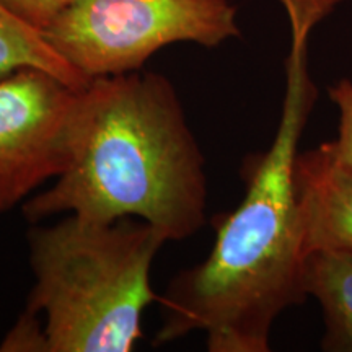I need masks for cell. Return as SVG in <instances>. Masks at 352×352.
Returning a JSON list of instances; mask_svg holds the SVG:
<instances>
[{"label": "cell", "instance_id": "obj_4", "mask_svg": "<svg viewBox=\"0 0 352 352\" xmlns=\"http://www.w3.org/2000/svg\"><path fill=\"white\" fill-rule=\"evenodd\" d=\"M41 33L88 78L140 70L170 44L217 47L241 34L228 0H77Z\"/></svg>", "mask_w": 352, "mask_h": 352}, {"label": "cell", "instance_id": "obj_1", "mask_svg": "<svg viewBox=\"0 0 352 352\" xmlns=\"http://www.w3.org/2000/svg\"><path fill=\"white\" fill-rule=\"evenodd\" d=\"M289 15L285 94L274 140L245 165L246 191L214 220L209 256L171 280L155 342L202 331L210 352H267L283 311L307 300L296 192L303 129L318 100L308 72L311 30L342 0H279Z\"/></svg>", "mask_w": 352, "mask_h": 352}, {"label": "cell", "instance_id": "obj_7", "mask_svg": "<svg viewBox=\"0 0 352 352\" xmlns=\"http://www.w3.org/2000/svg\"><path fill=\"white\" fill-rule=\"evenodd\" d=\"M307 296L318 300L324 318L321 349L352 352V256L311 253L303 261Z\"/></svg>", "mask_w": 352, "mask_h": 352}, {"label": "cell", "instance_id": "obj_8", "mask_svg": "<svg viewBox=\"0 0 352 352\" xmlns=\"http://www.w3.org/2000/svg\"><path fill=\"white\" fill-rule=\"evenodd\" d=\"M25 67L47 70L78 90L91 82L57 54L39 30L19 19L0 2V80Z\"/></svg>", "mask_w": 352, "mask_h": 352}, {"label": "cell", "instance_id": "obj_6", "mask_svg": "<svg viewBox=\"0 0 352 352\" xmlns=\"http://www.w3.org/2000/svg\"><path fill=\"white\" fill-rule=\"evenodd\" d=\"M296 192L303 261L320 252L352 256V170L331 142L298 153Z\"/></svg>", "mask_w": 352, "mask_h": 352}, {"label": "cell", "instance_id": "obj_10", "mask_svg": "<svg viewBox=\"0 0 352 352\" xmlns=\"http://www.w3.org/2000/svg\"><path fill=\"white\" fill-rule=\"evenodd\" d=\"M19 19L43 32L52 20L77 0H0Z\"/></svg>", "mask_w": 352, "mask_h": 352}, {"label": "cell", "instance_id": "obj_2", "mask_svg": "<svg viewBox=\"0 0 352 352\" xmlns=\"http://www.w3.org/2000/svg\"><path fill=\"white\" fill-rule=\"evenodd\" d=\"M204 165L168 78L142 69L96 77L82 90L67 168L21 210L32 223L57 214L94 222L139 217L182 241L206 222Z\"/></svg>", "mask_w": 352, "mask_h": 352}, {"label": "cell", "instance_id": "obj_5", "mask_svg": "<svg viewBox=\"0 0 352 352\" xmlns=\"http://www.w3.org/2000/svg\"><path fill=\"white\" fill-rule=\"evenodd\" d=\"M80 98L82 90L38 67L0 80V214L67 168Z\"/></svg>", "mask_w": 352, "mask_h": 352}, {"label": "cell", "instance_id": "obj_9", "mask_svg": "<svg viewBox=\"0 0 352 352\" xmlns=\"http://www.w3.org/2000/svg\"><path fill=\"white\" fill-rule=\"evenodd\" d=\"M328 95L340 111L338 139L331 142L333 148L342 164L352 170V82L341 78L329 87Z\"/></svg>", "mask_w": 352, "mask_h": 352}, {"label": "cell", "instance_id": "obj_3", "mask_svg": "<svg viewBox=\"0 0 352 352\" xmlns=\"http://www.w3.org/2000/svg\"><path fill=\"white\" fill-rule=\"evenodd\" d=\"M166 236L144 220L67 214L28 232L34 285L2 352H129L158 300L152 263Z\"/></svg>", "mask_w": 352, "mask_h": 352}]
</instances>
